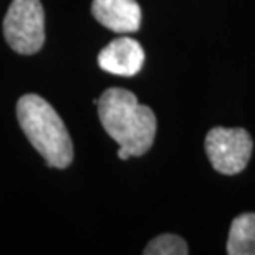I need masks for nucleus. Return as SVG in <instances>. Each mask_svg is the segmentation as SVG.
<instances>
[{"label":"nucleus","mask_w":255,"mask_h":255,"mask_svg":"<svg viewBox=\"0 0 255 255\" xmlns=\"http://www.w3.org/2000/svg\"><path fill=\"white\" fill-rule=\"evenodd\" d=\"M98 105L105 131L131 156H142L151 149L156 137V115L149 106L139 105L136 95L125 88L106 90Z\"/></svg>","instance_id":"nucleus-1"},{"label":"nucleus","mask_w":255,"mask_h":255,"mask_svg":"<svg viewBox=\"0 0 255 255\" xmlns=\"http://www.w3.org/2000/svg\"><path fill=\"white\" fill-rule=\"evenodd\" d=\"M23 134L50 167L65 169L73 161V142L53 106L38 95H25L17 103Z\"/></svg>","instance_id":"nucleus-2"},{"label":"nucleus","mask_w":255,"mask_h":255,"mask_svg":"<svg viewBox=\"0 0 255 255\" xmlns=\"http://www.w3.org/2000/svg\"><path fill=\"white\" fill-rule=\"evenodd\" d=\"M3 37L20 55H33L45 43V13L40 0H13L3 18Z\"/></svg>","instance_id":"nucleus-3"},{"label":"nucleus","mask_w":255,"mask_h":255,"mask_svg":"<svg viewBox=\"0 0 255 255\" xmlns=\"http://www.w3.org/2000/svg\"><path fill=\"white\" fill-rule=\"evenodd\" d=\"M206 152L212 167L221 174L242 172L251 161L254 141L242 128L216 126L206 136Z\"/></svg>","instance_id":"nucleus-4"},{"label":"nucleus","mask_w":255,"mask_h":255,"mask_svg":"<svg viewBox=\"0 0 255 255\" xmlns=\"http://www.w3.org/2000/svg\"><path fill=\"white\" fill-rule=\"evenodd\" d=\"M144 63V50L134 38L120 37L108 43L98 55L101 70L118 76H134Z\"/></svg>","instance_id":"nucleus-5"},{"label":"nucleus","mask_w":255,"mask_h":255,"mask_svg":"<svg viewBox=\"0 0 255 255\" xmlns=\"http://www.w3.org/2000/svg\"><path fill=\"white\" fill-rule=\"evenodd\" d=\"M91 13L116 33H134L141 25V7L136 0H93Z\"/></svg>","instance_id":"nucleus-6"},{"label":"nucleus","mask_w":255,"mask_h":255,"mask_svg":"<svg viewBox=\"0 0 255 255\" xmlns=\"http://www.w3.org/2000/svg\"><path fill=\"white\" fill-rule=\"evenodd\" d=\"M229 255H255V212H246L232 221L227 239Z\"/></svg>","instance_id":"nucleus-7"},{"label":"nucleus","mask_w":255,"mask_h":255,"mask_svg":"<svg viewBox=\"0 0 255 255\" xmlns=\"http://www.w3.org/2000/svg\"><path fill=\"white\" fill-rule=\"evenodd\" d=\"M144 255H187L189 247L184 239L174 234H162L147 244L142 251Z\"/></svg>","instance_id":"nucleus-8"},{"label":"nucleus","mask_w":255,"mask_h":255,"mask_svg":"<svg viewBox=\"0 0 255 255\" xmlns=\"http://www.w3.org/2000/svg\"><path fill=\"white\" fill-rule=\"evenodd\" d=\"M118 157L121 161H126V159H129L131 157V152L128 151V149H125V147H120V151H118Z\"/></svg>","instance_id":"nucleus-9"}]
</instances>
